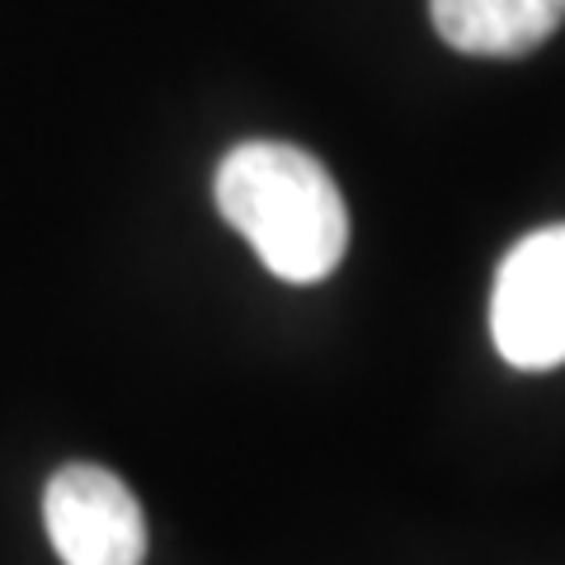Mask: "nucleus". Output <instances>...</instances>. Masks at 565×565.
<instances>
[{
	"instance_id": "1",
	"label": "nucleus",
	"mask_w": 565,
	"mask_h": 565,
	"mask_svg": "<svg viewBox=\"0 0 565 565\" xmlns=\"http://www.w3.org/2000/svg\"><path fill=\"white\" fill-rule=\"evenodd\" d=\"M217 212L282 282H321L349 250V207L330 170L288 141H245L212 180Z\"/></svg>"
},
{
	"instance_id": "2",
	"label": "nucleus",
	"mask_w": 565,
	"mask_h": 565,
	"mask_svg": "<svg viewBox=\"0 0 565 565\" xmlns=\"http://www.w3.org/2000/svg\"><path fill=\"white\" fill-rule=\"evenodd\" d=\"M490 334L509 367L565 363V222L527 232L504 255L490 292Z\"/></svg>"
},
{
	"instance_id": "3",
	"label": "nucleus",
	"mask_w": 565,
	"mask_h": 565,
	"mask_svg": "<svg viewBox=\"0 0 565 565\" xmlns=\"http://www.w3.org/2000/svg\"><path fill=\"white\" fill-rule=\"evenodd\" d=\"M47 542L62 565H141L147 519L122 476L95 462H66L43 490Z\"/></svg>"
},
{
	"instance_id": "4",
	"label": "nucleus",
	"mask_w": 565,
	"mask_h": 565,
	"mask_svg": "<svg viewBox=\"0 0 565 565\" xmlns=\"http://www.w3.org/2000/svg\"><path fill=\"white\" fill-rule=\"evenodd\" d=\"M434 29L467 57H523L565 20V0H429Z\"/></svg>"
}]
</instances>
